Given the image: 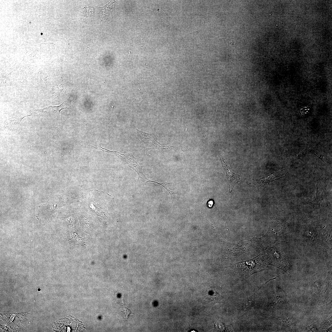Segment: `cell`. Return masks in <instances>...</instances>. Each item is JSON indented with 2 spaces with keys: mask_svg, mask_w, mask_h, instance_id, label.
<instances>
[{
  "mask_svg": "<svg viewBox=\"0 0 332 332\" xmlns=\"http://www.w3.org/2000/svg\"><path fill=\"white\" fill-rule=\"evenodd\" d=\"M179 152L180 153L184 154V152L183 150H182V149L180 148L179 150Z\"/></svg>",
  "mask_w": 332,
  "mask_h": 332,
  "instance_id": "5bb4252c",
  "label": "cell"
},
{
  "mask_svg": "<svg viewBox=\"0 0 332 332\" xmlns=\"http://www.w3.org/2000/svg\"><path fill=\"white\" fill-rule=\"evenodd\" d=\"M287 173V169H284L281 171L272 173L268 176L259 179H253L252 182L255 187L263 186L267 184L286 176Z\"/></svg>",
  "mask_w": 332,
  "mask_h": 332,
  "instance_id": "8992f818",
  "label": "cell"
},
{
  "mask_svg": "<svg viewBox=\"0 0 332 332\" xmlns=\"http://www.w3.org/2000/svg\"><path fill=\"white\" fill-rule=\"evenodd\" d=\"M318 144L316 142H310L306 143H301V144L295 148L293 150V154L298 158L307 154H314L318 156L315 152V149Z\"/></svg>",
  "mask_w": 332,
  "mask_h": 332,
  "instance_id": "52a82bcc",
  "label": "cell"
},
{
  "mask_svg": "<svg viewBox=\"0 0 332 332\" xmlns=\"http://www.w3.org/2000/svg\"><path fill=\"white\" fill-rule=\"evenodd\" d=\"M83 12L85 16L92 15L93 12V8L90 6H85L83 8Z\"/></svg>",
  "mask_w": 332,
  "mask_h": 332,
  "instance_id": "7c38bea8",
  "label": "cell"
},
{
  "mask_svg": "<svg viewBox=\"0 0 332 332\" xmlns=\"http://www.w3.org/2000/svg\"><path fill=\"white\" fill-rule=\"evenodd\" d=\"M136 130L137 142L140 147L149 149L160 147L162 148L169 149L172 147L162 145L157 141L153 135L143 132L137 128Z\"/></svg>",
  "mask_w": 332,
  "mask_h": 332,
  "instance_id": "3957f363",
  "label": "cell"
},
{
  "mask_svg": "<svg viewBox=\"0 0 332 332\" xmlns=\"http://www.w3.org/2000/svg\"><path fill=\"white\" fill-rule=\"evenodd\" d=\"M221 160L223 167L226 171L227 177L229 183L230 192H232L233 189L235 184L239 181L240 176L238 174L232 172L228 166L223 157V153L221 155Z\"/></svg>",
  "mask_w": 332,
  "mask_h": 332,
  "instance_id": "ba28073f",
  "label": "cell"
},
{
  "mask_svg": "<svg viewBox=\"0 0 332 332\" xmlns=\"http://www.w3.org/2000/svg\"><path fill=\"white\" fill-rule=\"evenodd\" d=\"M67 104L68 102L65 101L58 106L51 105L43 109H35L34 110V115L46 117H53L59 120L60 112L62 109H68Z\"/></svg>",
  "mask_w": 332,
  "mask_h": 332,
  "instance_id": "277c9868",
  "label": "cell"
},
{
  "mask_svg": "<svg viewBox=\"0 0 332 332\" xmlns=\"http://www.w3.org/2000/svg\"><path fill=\"white\" fill-rule=\"evenodd\" d=\"M100 149L103 151L115 155L126 163L129 167L137 173L139 180L141 179V180L145 182V184L150 181L151 182L152 180L148 179L143 173L142 170V165L140 161L135 157L131 153L122 154L116 151H110L105 149L101 147Z\"/></svg>",
  "mask_w": 332,
  "mask_h": 332,
  "instance_id": "6da1fadb",
  "label": "cell"
},
{
  "mask_svg": "<svg viewBox=\"0 0 332 332\" xmlns=\"http://www.w3.org/2000/svg\"><path fill=\"white\" fill-rule=\"evenodd\" d=\"M203 297L204 300L214 305L220 302L222 299L220 295L213 287H209L204 289L203 291Z\"/></svg>",
  "mask_w": 332,
  "mask_h": 332,
  "instance_id": "9c48e42d",
  "label": "cell"
},
{
  "mask_svg": "<svg viewBox=\"0 0 332 332\" xmlns=\"http://www.w3.org/2000/svg\"><path fill=\"white\" fill-rule=\"evenodd\" d=\"M208 206H209V207H211L213 204V202L212 201H210L209 202H208Z\"/></svg>",
  "mask_w": 332,
  "mask_h": 332,
  "instance_id": "4fadbf2b",
  "label": "cell"
},
{
  "mask_svg": "<svg viewBox=\"0 0 332 332\" xmlns=\"http://www.w3.org/2000/svg\"><path fill=\"white\" fill-rule=\"evenodd\" d=\"M262 257L259 256L249 261L238 264L236 267L237 274L242 278H246L252 274L264 268Z\"/></svg>",
  "mask_w": 332,
  "mask_h": 332,
  "instance_id": "7a4b0ae2",
  "label": "cell"
},
{
  "mask_svg": "<svg viewBox=\"0 0 332 332\" xmlns=\"http://www.w3.org/2000/svg\"><path fill=\"white\" fill-rule=\"evenodd\" d=\"M114 2L111 1L105 6L102 7H99L100 11L101 14L103 15H106L109 14Z\"/></svg>",
  "mask_w": 332,
  "mask_h": 332,
  "instance_id": "8fae6325",
  "label": "cell"
},
{
  "mask_svg": "<svg viewBox=\"0 0 332 332\" xmlns=\"http://www.w3.org/2000/svg\"><path fill=\"white\" fill-rule=\"evenodd\" d=\"M30 116V115L15 117L6 120L1 128L3 134L6 137L18 134V128L20 127L19 124L22 120L25 117Z\"/></svg>",
  "mask_w": 332,
  "mask_h": 332,
  "instance_id": "5b68a950",
  "label": "cell"
},
{
  "mask_svg": "<svg viewBox=\"0 0 332 332\" xmlns=\"http://www.w3.org/2000/svg\"><path fill=\"white\" fill-rule=\"evenodd\" d=\"M266 254V257L267 261H272L274 262L272 264L275 265L279 262H281L287 261L286 258L282 254L280 253L276 249L274 248L268 249Z\"/></svg>",
  "mask_w": 332,
  "mask_h": 332,
  "instance_id": "30bf717a",
  "label": "cell"
}]
</instances>
